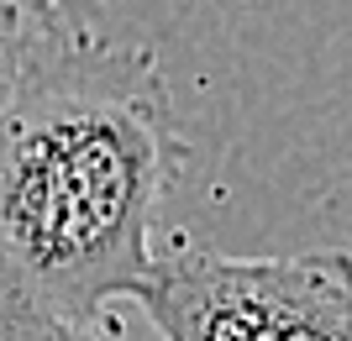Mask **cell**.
I'll return each instance as SVG.
<instances>
[{"instance_id":"cell-1","label":"cell","mask_w":352,"mask_h":341,"mask_svg":"<svg viewBox=\"0 0 352 341\" xmlns=\"http://www.w3.org/2000/svg\"><path fill=\"white\" fill-rule=\"evenodd\" d=\"M190 148L147 47L63 37L0 121V341H53L132 299Z\"/></svg>"},{"instance_id":"cell-2","label":"cell","mask_w":352,"mask_h":341,"mask_svg":"<svg viewBox=\"0 0 352 341\" xmlns=\"http://www.w3.org/2000/svg\"><path fill=\"white\" fill-rule=\"evenodd\" d=\"M132 305L163 341H352V252L153 257Z\"/></svg>"},{"instance_id":"cell-3","label":"cell","mask_w":352,"mask_h":341,"mask_svg":"<svg viewBox=\"0 0 352 341\" xmlns=\"http://www.w3.org/2000/svg\"><path fill=\"white\" fill-rule=\"evenodd\" d=\"M53 43H63V32H53L47 21L16 5V0H0V121L11 116V105L27 95L32 74L43 69V58L53 53Z\"/></svg>"},{"instance_id":"cell-4","label":"cell","mask_w":352,"mask_h":341,"mask_svg":"<svg viewBox=\"0 0 352 341\" xmlns=\"http://www.w3.org/2000/svg\"><path fill=\"white\" fill-rule=\"evenodd\" d=\"M16 5H27L37 21H47L63 37H89L100 16V0H16Z\"/></svg>"},{"instance_id":"cell-5","label":"cell","mask_w":352,"mask_h":341,"mask_svg":"<svg viewBox=\"0 0 352 341\" xmlns=\"http://www.w3.org/2000/svg\"><path fill=\"white\" fill-rule=\"evenodd\" d=\"M53 341H163L158 331L153 336H132V331H121L116 320H111V310H100L95 320H74V326L53 331Z\"/></svg>"}]
</instances>
